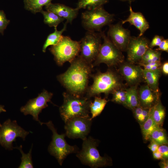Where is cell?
Returning a JSON list of instances; mask_svg holds the SVG:
<instances>
[{
  "mask_svg": "<svg viewBox=\"0 0 168 168\" xmlns=\"http://www.w3.org/2000/svg\"><path fill=\"white\" fill-rule=\"evenodd\" d=\"M104 40L100 47L98 55L92 63L93 67L104 63L109 67H115L124 62V56L122 51L112 43L104 32H101Z\"/></svg>",
  "mask_w": 168,
  "mask_h": 168,
  "instance_id": "cell-8",
  "label": "cell"
},
{
  "mask_svg": "<svg viewBox=\"0 0 168 168\" xmlns=\"http://www.w3.org/2000/svg\"><path fill=\"white\" fill-rule=\"evenodd\" d=\"M138 91L139 105L143 108H150L160 100L159 91H153L147 85L141 86Z\"/></svg>",
  "mask_w": 168,
  "mask_h": 168,
  "instance_id": "cell-16",
  "label": "cell"
},
{
  "mask_svg": "<svg viewBox=\"0 0 168 168\" xmlns=\"http://www.w3.org/2000/svg\"><path fill=\"white\" fill-rule=\"evenodd\" d=\"M6 110L4 108V106L0 105V114L2 112H6ZM1 124L0 123V127L1 126Z\"/></svg>",
  "mask_w": 168,
  "mask_h": 168,
  "instance_id": "cell-42",
  "label": "cell"
},
{
  "mask_svg": "<svg viewBox=\"0 0 168 168\" xmlns=\"http://www.w3.org/2000/svg\"><path fill=\"white\" fill-rule=\"evenodd\" d=\"M120 0L122 1H128L131 2L134 1L136 0Z\"/></svg>",
  "mask_w": 168,
  "mask_h": 168,
  "instance_id": "cell-43",
  "label": "cell"
},
{
  "mask_svg": "<svg viewBox=\"0 0 168 168\" xmlns=\"http://www.w3.org/2000/svg\"><path fill=\"white\" fill-rule=\"evenodd\" d=\"M159 165L160 167L161 168H168V159H163L161 160V161L159 163Z\"/></svg>",
  "mask_w": 168,
  "mask_h": 168,
  "instance_id": "cell-41",
  "label": "cell"
},
{
  "mask_svg": "<svg viewBox=\"0 0 168 168\" xmlns=\"http://www.w3.org/2000/svg\"><path fill=\"white\" fill-rule=\"evenodd\" d=\"M157 151L162 154L163 159H168V147L166 145H160Z\"/></svg>",
  "mask_w": 168,
  "mask_h": 168,
  "instance_id": "cell-36",
  "label": "cell"
},
{
  "mask_svg": "<svg viewBox=\"0 0 168 168\" xmlns=\"http://www.w3.org/2000/svg\"><path fill=\"white\" fill-rule=\"evenodd\" d=\"M121 23L110 24L107 37L113 44L121 51H126L131 36L130 31L124 28Z\"/></svg>",
  "mask_w": 168,
  "mask_h": 168,
  "instance_id": "cell-14",
  "label": "cell"
},
{
  "mask_svg": "<svg viewBox=\"0 0 168 168\" xmlns=\"http://www.w3.org/2000/svg\"><path fill=\"white\" fill-rule=\"evenodd\" d=\"M161 71L164 74L166 75L168 74V62L166 61L161 65Z\"/></svg>",
  "mask_w": 168,
  "mask_h": 168,
  "instance_id": "cell-39",
  "label": "cell"
},
{
  "mask_svg": "<svg viewBox=\"0 0 168 168\" xmlns=\"http://www.w3.org/2000/svg\"><path fill=\"white\" fill-rule=\"evenodd\" d=\"M161 51L149 48L142 56L138 63H147L161 62Z\"/></svg>",
  "mask_w": 168,
  "mask_h": 168,
  "instance_id": "cell-27",
  "label": "cell"
},
{
  "mask_svg": "<svg viewBox=\"0 0 168 168\" xmlns=\"http://www.w3.org/2000/svg\"><path fill=\"white\" fill-rule=\"evenodd\" d=\"M138 86H131L126 89V100L124 106L131 110L140 105Z\"/></svg>",
  "mask_w": 168,
  "mask_h": 168,
  "instance_id": "cell-20",
  "label": "cell"
},
{
  "mask_svg": "<svg viewBox=\"0 0 168 168\" xmlns=\"http://www.w3.org/2000/svg\"><path fill=\"white\" fill-rule=\"evenodd\" d=\"M43 124H46L53 133L52 140L48 147V151L62 166L63 161L68 155L77 152V148L76 146L70 145L67 143L65 139V133L58 134L51 121L43 122Z\"/></svg>",
  "mask_w": 168,
  "mask_h": 168,
  "instance_id": "cell-6",
  "label": "cell"
},
{
  "mask_svg": "<svg viewBox=\"0 0 168 168\" xmlns=\"http://www.w3.org/2000/svg\"><path fill=\"white\" fill-rule=\"evenodd\" d=\"M155 50L160 51H164L168 52V39H164L158 46V48Z\"/></svg>",
  "mask_w": 168,
  "mask_h": 168,
  "instance_id": "cell-37",
  "label": "cell"
},
{
  "mask_svg": "<svg viewBox=\"0 0 168 168\" xmlns=\"http://www.w3.org/2000/svg\"><path fill=\"white\" fill-rule=\"evenodd\" d=\"M83 141L82 149L76 155L82 163L94 168L111 164L110 159L100 155L97 148L98 144L97 140L89 137Z\"/></svg>",
  "mask_w": 168,
  "mask_h": 168,
  "instance_id": "cell-4",
  "label": "cell"
},
{
  "mask_svg": "<svg viewBox=\"0 0 168 168\" xmlns=\"http://www.w3.org/2000/svg\"><path fill=\"white\" fill-rule=\"evenodd\" d=\"M164 39V37L159 35H155L149 44V48L152 49L156 46H158L162 40Z\"/></svg>",
  "mask_w": 168,
  "mask_h": 168,
  "instance_id": "cell-35",
  "label": "cell"
},
{
  "mask_svg": "<svg viewBox=\"0 0 168 168\" xmlns=\"http://www.w3.org/2000/svg\"><path fill=\"white\" fill-rule=\"evenodd\" d=\"M29 133L18 125L16 120L8 119L0 127V144L6 149L12 150L14 148L12 142L16 138L20 137L24 140Z\"/></svg>",
  "mask_w": 168,
  "mask_h": 168,
  "instance_id": "cell-10",
  "label": "cell"
},
{
  "mask_svg": "<svg viewBox=\"0 0 168 168\" xmlns=\"http://www.w3.org/2000/svg\"><path fill=\"white\" fill-rule=\"evenodd\" d=\"M53 0H24L25 9L34 14L40 12L43 7L49 4Z\"/></svg>",
  "mask_w": 168,
  "mask_h": 168,
  "instance_id": "cell-24",
  "label": "cell"
},
{
  "mask_svg": "<svg viewBox=\"0 0 168 168\" xmlns=\"http://www.w3.org/2000/svg\"><path fill=\"white\" fill-rule=\"evenodd\" d=\"M91 77L93 83L88 87L86 92V96L89 98L102 93L107 96L117 89L124 88L121 77L111 69H108L104 72H98L91 75Z\"/></svg>",
  "mask_w": 168,
  "mask_h": 168,
  "instance_id": "cell-2",
  "label": "cell"
},
{
  "mask_svg": "<svg viewBox=\"0 0 168 168\" xmlns=\"http://www.w3.org/2000/svg\"><path fill=\"white\" fill-rule=\"evenodd\" d=\"M161 73V68L155 71L143 69V79L147 85L152 90L159 91V81Z\"/></svg>",
  "mask_w": 168,
  "mask_h": 168,
  "instance_id": "cell-19",
  "label": "cell"
},
{
  "mask_svg": "<svg viewBox=\"0 0 168 168\" xmlns=\"http://www.w3.org/2000/svg\"><path fill=\"white\" fill-rule=\"evenodd\" d=\"M152 140L159 145L168 144V138L165 130L159 126L155 129L151 135L149 140Z\"/></svg>",
  "mask_w": 168,
  "mask_h": 168,
  "instance_id": "cell-28",
  "label": "cell"
},
{
  "mask_svg": "<svg viewBox=\"0 0 168 168\" xmlns=\"http://www.w3.org/2000/svg\"><path fill=\"white\" fill-rule=\"evenodd\" d=\"M149 40L142 36H131L126 50L129 62L134 64L138 63L149 48Z\"/></svg>",
  "mask_w": 168,
  "mask_h": 168,
  "instance_id": "cell-13",
  "label": "cell"
},
{
  "mask_svg": "<svg viewBox=\"0 0 168 168\" xmlns=\"http://www.w3.org/2000/svg\"><path fill=\"white\" fill-rule=\"evenodd\" d=\"M63 102L59 107L60 116L65 123L75 117L90 118L89 105L91 101L86 96L63 93Z\"/></svg>",
  "mask_w": 168,
  "mask_h": 168,
  "instance_id": "cell-3",
  "label": "cell"
},
{
  "mask_svg": "<svg viewBox=\"0 0 168 168\" xmlns=\"http://www.w3.org/2000/svg\"><path fill=\"white\" fill-rule=\"evenodd\" d=\"M80 49V41L73 40L69 37L63 35L57 44L49 49L59 66L67 62L70 63L79 55Z\"/></svg>",
  "mask_w": 168,
  "mask_h": 168,
  "instance_id": "cell-5",
  "label": "cell"
},
{
  "mask_svg": "<svg viewBox=\"0 0 168 168\" xmlns=\"http://www.w3.org/2000/svg\"><path fill=\"white\" fill-rule=\"evenodd\" d=\"M81 17L82 25L87 31L100 32L103 26L111 24L114 15L109 13L101 6L82 12Z\"/></svg>",
  "mask_w": 168,
  "mask_h": 168,
  "instance_id": "cell-7",
  "label": "cell"
},
{
  "mask_svg": "<svg viewBox=\"0 0 168 168\" xmlns=\"http://www.w3.org/2000/svg\"><path fill=\"white\" fill-rule=\"evenodd\" d=\"M160 126L154 121L152 116V107L150 109L149 116L146 120L140 126L142 135L144 140H149L152 132Z\"/></svg>",
  "mask_w": 168,
  "mask_h": 168,
  "instance_id": "cell-21",
  "label": "cell"
},
{
  "mask_svg": "<svg viewBox=\"0 0 168 168\" xmlns=\"http://www.w3.org/2000/svg\"><path fill=\"white\" fill-rule=\"evenodd\" d=\"M109 0H79L77 8L79 9L87 8L91 9L103 5L108 2Z\"/></svg>",
  "mask_w": 168,
  "mask_h": 168,
  "instance_id": "cell-29",
  "label": "cell"
},
{
  "mask_svg": "<svg viewBox=\"0 0 168 168\" xmlns=\"http://www.w3.org/2000/svg\"><path fill=\"white\" fill-rule=\"evenodd\" d=\"M67 70L57 76V78L67 92L74 95L84 96L88 88V83L93 66L79 55L70 63Z\"/></svg>",
  "mask_w": 168,
  "mask_h": 168,
  "instance_id": "cell-1",
  "label": "cell"
},
{
  "mask_svg": "<svg viewBox=\"0 0 168 168\" xmlns=\"http://www.w3.org/2000/svg\"><path fill=\"white\" fill-rule=\"evenodd\" d=\"M10 21L6 17L4 12L0 10V33L3 35L4 30L10 23Z\"/></svg>",
  "mask_w": 168,
  "mask_h": 168,
  "instance_id": "cell-33",
  "label": "cell"
},
{
  "mask_svg": "<svg viewBox=\"0 0 168 168\" xmlns=\"http://www.w3.org/2000/svg\"><path fill=\"white\" fill-rule=\"evenodd\" d=\"M53 94L44 90L35 98L30 100L26 104L20 108L21 112L26 115H31L33 119L38 121L41 125L43 122L39 119L38 115L42 110L47 107V103L51 102Z\"/></svg>",
  "mask_w": 168,
  "mask_h": 168,
  "instance_id": "cell-12",
  "label": "cell"
},
{
  "mask_svg": "<svg viewBox=\"0 0 168 168\" xmlns=\"http://www.w3.org/2000/svg\"><path fill=\"white\" fill-rule=\"evenodd\" d=\"M45 8L46 11L55 13L71 24L77 17L79 10L77 7L74 8L62 4L52 2L45 6Z\"/></svg>",
  "mask_w": 168,
  "mask_h": 168,
  "instance_id": "cell-17",
  "label": "cell"
},
{
  "mask_svg": "<svg viewBox=\"0 0 168 168\" xmlns=\"http://www.w3.org/2000/svg\"><path fill=\"white\" fill-rule=\"evenodd\" d=\"M68 23L66 21L63 28L60 30H58L57 27L54 28V32L48 36L43 47V52H45L46 49L49 46L55 45L58 43L63 36L62 33L66 30Z\"/></svg>",
  "mask_w": 168,
  "mask_h": 168,
  "instance_id": "cell-23",
  "label": "cell"
},
{
  "mask_svg": "<svg viewBox=\"0 0 168 168\" xmlns=\"http://www.w3.org/2000/svg\"><path fill=\"white\" fill-rule=\"evenodd\" d=\"M138 64L140 66H142L144 69L150 71H155L161 68L162 65L161 61L145 64Z\"/></svg>",
  "mask_w": 168,
  "mask_h": 168,
  "instance_id": "cell-34",
  "label": "cell"
},
{
  "mask_svg": "<svg viewBox=\"0 0 168 168\" xmlns=\"http://www.w3.org/2000/svg\"><path fill=\"white\" fill-rule=\"evenodd\" d=\"M152 154L154 159L161 160L163 159L162 154L158 151L152 152Z\"/></svg>",
  "mask_w": 168,
  "mask_h": 168,
  "instance_id": "cell-40",
  "label": "cell"
},
{
  "mask_svg": "<svg viewBox=\"0 0 168 168\" xmlns=\"http://www.w3.org/2000/svg\"><path fill=\"white\" fill-rule=\"evenodd\" d=\"M150 143L148 146L149 149L152 152L157 151L160 145L153 140H150Z\"/></svg>",
  "mask_w": 168,
  "mask_h": 168,
  "instance_id": "cell-38",
  "label": "cell"
},
{
  "mask_svg": "<svg viewBox=\"0 0 168 168\" xmlns=\"http://www.w3.org/2000/svg\"><path fill=\"white\" fill-rule=\"evenodd\" d=\"M101 32L96 33L95 31H87L80 41L79 56L91 65L96 59L101 44Z\"/></svg>",
  "mask_w": 168,
  "mask_h": 168,
  "instance_id": "cell-9",
  "label": "cell"
},
{
  "mask_svg": "<svg viewBox=\"0 0 168 168\" xmlns=\"http://www.w3.org/2000/svg\"><path fill=\"white\" fill-rule=\"evenodd\" d=\"M119 73L130 86L138 85L143 80V69L140 65L129 62H123L118 70Z\"/></svg>",
  "mask_w": 168,
  "mask_h": 168,
  "instance_id": "cell-15",
  "label": "cell"
},
{
  "mask_svg": "<svg viewBox=\"0 0 168 168\" xmlns=\"http://www.w3.org/2000/svg\"><path fill=\"white\" fill-rule=\"evenodd\" d=\"M108 101L105 98H102L97 96L94 97V99L91 101L89 109L91 116L90 119L92 120L99 115L104 110Z\"/></svg>",
  "mask_w": 168,
  "mask_h": 168,
  "instance_id": "cell-22",
  "label": "cell"
},
{
  "mask_svg": "<svg viewBox=\"0 0 168 168\" xmlns=\"http://www.w3.org/2000/svg\"><path fill=\"white\" fill-rule=\"evenodd\" d=\"M112 94L113 95L112 101L124 106L126 96V89L124 88L118 89L114 91Z\"/></svg>",
  "mask_w": 168,
  "mask_h": 168,
  "instance_id": "cell-32",
  "label": "cell"
},
{
  "mask_svg": "<svg viewBox=\"0 0 168 168\" xmlns=\"http://www.w3.org/2000/svg\"><path fill=\"white\" fill-rule=\"evenodd\" d=\"M65 123L66 136L70 138H80L83 140L87 138L90 133L92 120L90 118L75 117Z\"/></svg>",
  "mask_w": 168,
  "mask_h": 168,
  "instance_id": "cell-11",
  "label": "cell"
},
{
  "mask_svg": "<svg viewBox=\"0 0 168 168\" xmlns=\"http://www.w3.org/2000/svg\"><path fill=\"white\" fill-rule=\"evenodd\" d=\"M150 109V108H143L139 105L132 110L134 118L140 126L148 118Z\"/></svg>",
  "mask_w": 168,
  "mask_h": 168,
  "instance_id": "cell-30",
  "label": "cell"
},
{
  "mask_svg": "<svg viewBox=\"0 0 168 168\" xmlns=\"http://www.w3.org/2000/svg\"><path fill=\"white\" fill-rule=\"evenodd\" d=\"M166 115L165 109L159 100L152 107V116L156 124L161 127L163 125Z\"/></svg>",
  "mask_w": 168,
  "mask_h": 168,
  "instance_id": "cell-25",
  "label": "cell"
},
{
  "mask_svg": "<svg viewBox=\"0 0 168 168\" xmlns=\"http://www.w3.org/2000/svg\"><path fill=\"white\" fill-rule=\"evenodd\" d=\"M40 12L43 16L44 23L50 27H57L58 26L65 20L51 12L42 10Z\"/></svg>",
  "mask_w": 168,
  "mask_h": 168,
  "instance_id": "cell-26",
  "label": "cell"
},
{
  "mask_svg": "<svg viewBox=\"0 0 168 168\" xmlns=\"http://www.w3.org/2000/svg\"><path fill=\"white\" fill-rule=\"evenodd\" d=\"M129 11L130 14L128 17L125 20L122 21V24H123L127 22L129 23L139 30L138 36H142L145 32L149 28L148 22L141 13L134 12L131 6L129 7Z\"/></svg>",
  "mask_w": 168,
  "mask_h": 168,
  "instance_id": "cell-18",
  "label": "cell"
},
{
  "mask_svg": "<svg viewBox=\"0 0 168 168\" xmlns=\"http://www.w3.org/2000/svg\"><path fill=\"white\" fill-rule=\"evenodd\" d=\"M32 148V146L29 152L27 154H25L22 150L21 145L18 147H14V148L18 149L22 155L21 158V162L18 168H33L34 167L31 157Z\"/></svg>",
  "mask_w": 168,
  "mask_h": 168,
  "instance_id": "cell-31",
  "label": "cell"
}]
</instances>
